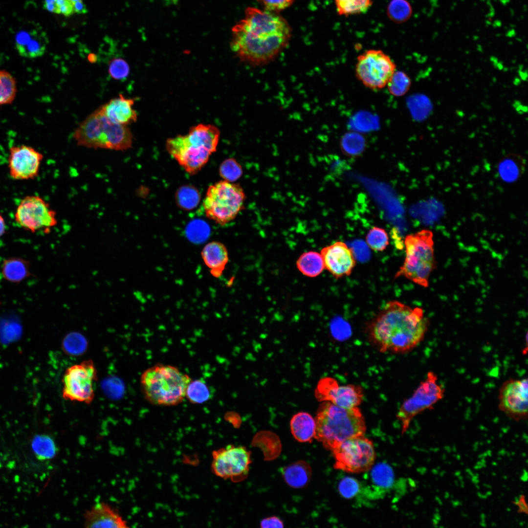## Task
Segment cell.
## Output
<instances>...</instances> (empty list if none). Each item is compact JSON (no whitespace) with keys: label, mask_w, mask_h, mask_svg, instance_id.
<instances>
[{"label":"cell","mask_w":528,"mask_h":528,"mask_svg":"<svg viewBox=\"0 0 528 528\" xmlns=\"http://www.w3.org/2000/svg\"><path fill=\"white\" fill-rule=\"evenodd\" d=\"M87 345L85 338L78 333L69 334L63 342V348L65 351L73 355L80 354L85 352Z\"/></svg>","instance_id":"obj_38"},{"label":"cell","mask_w":528,"mask_h":528,"mask_svg":"<svg viewBox=\"0 0 528 528\" xmlns=\"http://www.w3.org/2000/svg\"><path fill=\"white\" fill-rule=\"evenodd\" d=\"M44 155L34 148L25 145L13 146L9 149L8 167L9 175L15 180H29L39 173Z\"/></svg>","instance_id":"obj_15"},{"label":"cell","mask_w":528,"mask_h":528,"mask_svg":"<svg viewBox=\"0 0 528 528\" xmlns=\"http://www.w3.org/2000/svg\"><path fill=\"white\" fill-rule=\"evenodd\" d=\"M200 199V195L197 188L191 185L180 187L176 192V200L178 206L185 210L196 207Z\"/></svg>","instance_id":"obj_31"},{"label":"cell","mask_w":528,"mask_h":528,"mask_svg":"<svg viewBox=\"0 0 528 528\" xmlns=\"http://www.w3.org/2000/svg\"><path fill=\"white\" fill-rule=\"evenodd\" d=\"M524 471L525 473L521 476V479L523 481H526L528 479L527 472L525 470H524Z\"/></svg>","instance_id":"obj_46"},{"label":"cell","mask_w":528,"mask_h":528,"mask_svg":"<svg viewBox=\"0 0 528 528\" xmlns=\"http://www.w3.org/2000/svg\"><path fill=\"white\" fill-rule=\"evenodd\" d=\"M270 11H277L289 7L295 0H257Z\"/></svg>","instance_id":"obj_42"},{"label":"cell","mask_w":528,"mask_h":528,"mask_svg":"<svg viewBox=\"0 0 528 528\" xmlns=\"http://www.w3.org/2000/svg\"><path fill=\"white\" fill-rule=\"evenodd\" d=\"M191 380L188 375L175 366L157 364L142 374L141 389L145 398L151 404L175 406L185 397L186 389Z\"/></svg>","instance_id":"obj_6"},{"label":"cell","mask_w":528,"mask_h":528,"mask_svg":"<svg viewBox=\"0 0 528 528\" xmlns=\"http://www.w3.org/2000/svg\"><path fill=\"white\" fill-rule=\"evenodd\" d=\"M14 216L18 224L31 232L43 229L47 233L57 224L55 211L42 198L36 195L24 197L18 205Z\"/></svg>","instance_id":"obj_13"},{"label":"cell","mask_w":528,"mask_h":528,"mask_svg":"<svg viewBox=\"0 0 528 528\" xmlns=\"http://www.w3.org/2000/svg\"><path fill=\"white\" fill-rule=\"evenodd\" d=\"M17 91L15 78L9 72L0 69V106L11 104Z\"/></svg>","instance_id":"obj_30"},{"label":"cell","mask_w":528,"mask_h":528,"mask_svg":"<svg viewBox=\"0 0 528 528\" xmlns=\"http://www.w3.org/2000/svg\"><path fill=\"white\" fill-rule=\"evenodd\" d=\"M73 137L79 146L117 151L129 150L133 141L128 126L112 122L99 108L80 123Z\"/></svg>","instance_id":"obj_5"},{"label":"cell","mask_w":528,"mask_h":528,"mask_svg":"<svg viewBox=\"0 0 528 528\" xmlns=\"http://www.w3.org/2000/svg\"><path fill=\"white\" fill-rule=\"evenodd\" d=\"M211 390L202 379L191 380L186 389L185 397L193 404H201L211 398Z\"/></svg>","instance_id":"obj_28"},{"label":"cell","mask_w":528,"mask_h":528,"mask_svg":"<svg viewBox=\"0 0 528 528\" xmlns=\"http://www.w3.org/2000/svg\"><path fill=\"white\" fill-rule=\"evenodd\" d=\"M296 265L303 275L309 277L318 276L325 268L320 253L315 251L303 253L297 260Z\"/></svg>","instance_id":"obj_26"},{"label":"cell","mask_w":528,"mask_h":528,"mask_svg":"<svg viewBox=\"0 0 528 528\" xmlns=\"http://www.w3.org/2000/svg\"><path fill=\"white\" fill-rule=\"evenodd\" d=\"M320 254L325 268L336 279L349 276L356 264L352 250L342 242L324 247Z\"/></svg>","instance_id":"obj_18"},{"label":"cell","mask_w":528,"mask_h":528,"mask_svg":"<svg viewBox=\"0 0 528 528\" xmlns=\"http://www.w3.org/2000/svg\"><path fill=\"white\" fill-rule=\"evenodd\" d=\"M201 256L210 274L214 277L220 278L229 261L228 252L225 245L218 241L209 242L203 248Z\"/></svg>","instance_id":"obj_22"},{"label":"cell","mask_w":528,"mask_h":528,"mask_svg":"<svg viewBox=\"0 0 528 528\" xmlns=\"http://www.w3.org/2000/svg\"><path fill=\"white\" fill-rule=\"evenodd\" d=\"M396 68L394 61L384 51L371 49L358 56L355 72L364 86L376 90L386 87Z\"/></svg>","instance_id":"obj_10"},{"label":"cell","mask_w":528,"mask_h":528,"mask_svg":"<svg viewBox=\"0 0 528 528\" xmlns=\"http://www.w3.org/2000/svg\"><path fill=\"white\" fill-rule=\"evenodd\" d=\"M387 16L393 22L400 23L406 22L412 14L410 3L406 0H392L387 7Z\"/></svg>","instance_id":"obj_32"},{"label":"cell","mask_w":528,"mask_h":528,"mask_svg":"<svg viewBox=\"0 0 528 528\" xmlns=\"http://www.w3.org/2000/svg\"><path fill=\"white\" fill-rule=\"evenodd\" d=\"M6 224L3 217L0 214V237L5 233Z\"/></svg>","instance_id":"obj_44"},{"label":"cell","mask_w":528,"mask_h":528,"mask_svg":"<svg viewBox=\"0 0 528 528\" xmlns=\"http://www.w3.org/2000/svg\"><path fill=\"white\" fill-rule=\"evenodd\" d=\"M87 528H126V521L110 505L104 503L94 505L85 515Z\"/></svg>","instance_id":"obj_21"},{"label":"cell","mask_w":528,"mask_h":528,"mask_svg":"<svg viewBox=\"0 0 528 528\" xmlns=\"http://www.w3.org/2000/svg\"><path fill=\"white\" fill-rule=\"evenodd\" d=\"M519 164L513 158L504 160L499 166V173L502 177L508 181L516 179L520 174Z\"/></svg>","instance_id":"obj_40"},{"label":"cell","mask_w":528,"mask_h":528,"mask_svg":"<svg viewBox=\"0 0 528 528\" xmlns=\"http://www.w3.org/2000/svg\"><path fill=\"white\" fill-rule=\"evenodd\" d=\"M220 132L212 125L199 124L190 128L187 134L168 138L166 148L188 173L198 172L216 151Z\"/></svg>","instance_id":"obj_3"},{"label":"cell","mask_w":528,"mask_h":528,"mask_svg":"<svg viewBox=\"0 0 528 528\" xmlns=\"http://www.w3.org/2000/svg\"><path fill=\"white\" fill-rule=\"evenodd\" d=\"M1 272L4 278L7 281L20 283L30 275V264L23 259L9 258L3 261Z\"/></svg>","instance_id":"obj_25"},{"label":"cell","mask_w":528,"mask_h":528,"mask_svg":"<svg viewBox=\"0 0 528 528\" xmlns=\"http://www.w3.org/2000/svg\"><path fill=\"white\" fill-rule=\"evenodd\" d=\"M315 420L314 438L331 451L348 439L364 435L366 431L365 418L358 407H342L325 401Z\"/></svg>","instance_id":"obj_4"},{"label":"cell","mask_w":528,"mask_h":528,"mask_svg":"<svg viewBox=\"0 0 528 528\" xmlns=\"http://www.w3.org/2000/svg\"><path fill=\"white\" fill-rule=\"evenodd\" d=\"M32 451L40 461L54 458L57 453V448L53 439L46 434H36L31 440Z\"/></svg>","instance_id":"obj_27"},{"label":"cell","mask_w":528,"mask_h":528,"mask_svg":"<svg viewBox=\"0 0 528 528\" xmlns=\"http://www.w3.org/2000/svg\"><path fill=\"white\" fill-rule=\"evenodd\" d=\"M518 505L519 506L520 511H522V512H524L525 513H527V512H528V507H527V504L525 502V500L524 501V500H522L520 499V500L519 501V503L518 504Z\"/></svg>","instance_id":"obj_45"},{"label":"cell","mask_w":528,"mask_h":528,"mask_svg":"<svg viewBox=\"0 0 528 528\" xmlns=\"http://www.w3.org/2000/svg\"><path fill=\"white\" fill-rule=\"evenodd\" d=\"M429 326L421 308L390 301L370 322L368 334L380 352L405 353L422 341Z\"/></svg>","instance_id":"obj_2"},{"label":"cell","mask_w":528,"mask_h":528,"mask_svg":"<svg viewBox=\"0 0 528 528\" xmlns=\"http://www.w3.org/2000/svg\"><path fill=\"white\" fill-rule=\"evenodd\" d=\"M282 474L289 485L298 488L308 483L311 477V470L307 462L300 461L285 467L283 469Z\"/></svg>","instance_id":"obj_24"},{"label":"cell","mask_w":528,"mask_h":528,"mask_svg":"<svg viewBox=\"0 0 528 528\" xmlns=\"http://www.w3.org/2000/svg\"><path fill=\"white\" fill-rule=\"evenodd\" d=\"M527 378L511 379L501 386L498 395L499 408L506 415L520 418L528 414Z\"/></svg>","instance_id":"obj_17"},{"label":"cell","mask_w":528,"mask_h":528,"mask_svg":"<svg viewBox=\"0 0 528 528\" xmlns=\"http://www.w3.org/2000/svg\"><path fill=\"white\" fill-rule=\"evenodd\" d=\"M291 29L278 14L248 7L244 18L232 29L231 47L239 59L253 66L271 61L286 46Z\"/></svg>","instance_id":"obj_1"},{"label":"cell","mask_w":528,"mask_h":528,"mask_svg":"<svg viewBox=\"0 0 528 528\" xmlns=\"http://www.w3.org/2000/svg\"><path fill=\"white\" fill-rule=\"evenodd\" d=\"M334 466L350 473H360L370 469L375 459L373 442L363 436L348 439L331 450Z\"/></svg>","instance_id":"obj_9"},{"label":"cell","mask_w":528,"mask_h":528,"mask_svg":"<svg viewBox=\"0 0 528 528\" xmlns=\"http://www.w3.org/2000/svg\"><path fill=\"white\" fill-rule=\"evenodd\" d=\"M444 390L439 384L437 375L432 372L415 390L412 396L400 405L396 415L401 425V434L408 429L413 418L421 412L430 409L444 396Z\"/></svg>","instance_id":"obj_11"},{"label":"cell","mask_w":528,"mask_h":528,"mask_svg":"<svg viewBox=\"0 0 528 528\" xmlns=\"http://www.w3.org/2000/svg\"><path fill=\"white\" fill-rule=\"evenodd\" d=\"M108 71L110 76L113 79L123 80L129 75L130 67L124 59L114 58L109 62Z\"/></svg>","instance_id":"obj_39"},{"label":"cell","mask_w":528,"mask_h":528,"mask_svg":"<svg viewBox=\"0 0 528 528\" xmlns=\"http://www.w3.org/2000/svg\"><path fill=\"white\" fill-rule=\"evenodd\" d=\"M317 395L321 400L329 401L342 407H358L362 402L364 391L357 385H339L331 377L321 379L317 387Z\"/></svg>","instance_id":"obj_16"},{"label":"cell","mask_w":528,"mask_h":528,"mask_svg":"<svg viewBox=\"0 0 528 528\" xmlns=\"http://www.w3.org/2000/svg\"><path fill=\"white\" fill-rule=\"evenodd\" d=\"M260 524L261 528H281L284 527L283 522L275 516L263 519Z\"/></svg>","instance_id":"obj_43"},{"label":"cell","mask_w":528,"mask_h":528,"mask_svg":"<svg viewBox=\"0 0 528 528\" xmlns=\"http://www.w3.org/2000/svg\"><path fill=\"white\" fill-rule=\"evenodd\" d=\"M47 41L45 32L39 28L22 30L16 34L15 47L20 56L34 59L44 54Z\"/></svg>","instance_id":"obj_19"},{"label":"cell","mask_w":528,"mask_h":528,"mask_svg":"<svg viewBox=\"0 0 528 528\" xmlns=\"http://www.w3.org/2000/svg\"><path fill=\"white\" fill-rule=\"evenodd\" d=\"M212 456L211 470L218 477L236 482L248 473L250 453L243 446L229 445L214 450Z\"/></svg>","instance_id":"obj_14"},{"label":"cell","mask_w":528,"mask_h":528,"mask_svg":"<svg viewBox=\"0 0 528 528\" xmlns=\"http://www.w3.org/2000/svg\"><path fill=\"white\" fill-rule=\"evenodd\" d=\"M134 102V98H126L120 94L118 97L110 99L99 108L112 122L128 126L137 119V113L133 108Z\"/></svg>","instance_id":"obj_20"},{"label":"cell","mask_w":528,"mask_h":528,"mask_svg":"<svg viewBox=\"0 0 528 528\" xmlns=\"http://www.w3.org/2000/svg\"><path fill=\"white\" fill-rule=\"evenodd\" d=\"M97 371L92 360H86L67 368L62 379L64 399L91 403L94 398Z\"/></svg>","instance_id":"obj_12"},{"label":"cell","mask_w":528,"mask_h":528,"mask_svg":"<svg viewBox=\"0 0 528 528\" xmlns=\"http://www.w3.org/2000/svg\"><path fill=\"white\" fill-rule=\"evenodd\" d=\"M371 473L373 482L380 487H389L393 482L394 473L391 468L386 464H377L373 468Z\"/></svg>","instance_id":"obj_37"},{"label":"cell","mask_w":528,"mask_h":528,"mask_svg":"<svg viewBox=\"0 0 528 528\" xmlns=\"http://www.w3.org/2000/svg\"><path fill=\"white\" fill-rule=\"evenodd\" d=\"M405 258L395 278L403 276L416 284L427 287L429 278L436 267L433 233L422 229L405 238Z\"/></svg>","instance_id":"obj_7"},{"label":"cell","mask_w":528,"mask_h":528,"mask_svg":"<svg viewBox=\"0 0 528 528\" xmlns=\"http://www.w3.org/2000/svg\"><path fill=\"white\" fill-rule=\"evenodd\" d=\"M242 167L237 161L233 158L224 160L219 167V174L224 180L234 182L239 179L242 175Z\"/></svg>","instance_id":"obj_35"},{"label":"cell","mask_w":528,"mask_h":528,"mask_svg":"<svg viewBox=\"0 0 528 528\" xmlns=\"http://www.w3.org/2000/svg\"><path fill=\"white\" fill-rule=\"evenodd\" d=\"M411 81L405 72L396 70L394 72L386 87L393 95L400 97L405 95L409 90Z\"/></svg>","instance_id":"obj_33"},{"label":"cell","mask_w":528,"mask_h":528,"mask_svg":"<svg viewBox=\"0 0 528 528\" xmlns=\"http://www.w3.org/2000/svg\"><path fill=\"white\" fill-rule=\"evenodd\" d=\"M336 10L340 16L363 14L373 4L372 0H334Z\"/></svg>","instance_id":"obj_29"},{"label":"cell","mask_w":528,"mask_h":528,"mask_svg":"<svg viewBox=\"0 0 528 528\" xmlns=\"http://www.w3.org/2000/svg\"><path fill=\"white\" fill-rule=\"evenodd\" d=\"M341 145L345 154L350 156H356L363 152L365 143L361 136L352 133L347 134L343 138Z\"/></svg>","instance_id":"obj_36"},{"label":"cell","mask_w":528,"mask_h":528,"mask_svg":"<svg viewBox=\"0 0 528 528\" xmlns=\"http://www.w3.org/2000/svg\"><path fill=\"white\" fill-rule=\"evenodd\" d=\"M245 194L240 184L221 180L208 188L203 206L207 218L223 226L244 207Z\"/></svg>","instance_id":"obj_8"},{"label":"cell","mask_w":528,"mask_h":528,"mask_svg":"<svg viewBox=\"0 0 528 528\" xmlns=\"http://www.w3.org/2000/svg\"><path fill=\"white\" fill-rule=\"evenodd\" d=\"M359 488L360 485L358 481L351 477L343 478L338 485V490L341 495L347 499L355 496Z\"/></svg>","instance_id":"obj_41"},{"label":"cell","mask_w":528,"mask_h":528,"mask_svg":"<svg viewBox=\"0 0 528 528\" xmlns=\"http://www.w3.org/2000/svg\"><path fill=\"white\" fill-rule=\"evenodd\" d=\"M366 241L370 248L375 251L384 250L389 244V237L386 231L377 227H374L368 232Z\"/></svg>","instance_id":"obj_34"},{"label":"cell","mask_w":528,"mask_h":528,"mask_svg":"<svg viewBox=\"0 0 528 528\" xmlns=\"http://www.w3.org/2000/svg\"><path fill=\"white\" fill-rule=\"evenodd\" d=\"M290 429L294 438L300 442H308L314 438L315 420L308 413L299 412L290 420Z\"/></svg>","instance_id":"obj_23"}]
</instances>
